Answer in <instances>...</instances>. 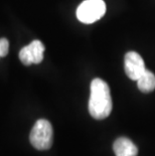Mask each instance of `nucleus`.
<instances>
[{
	"instance_id": "obj_1",
	"label": "nucleus",
	"mask_w": 155,
	"mask_h": 156,
	"mask_svg": "<svg viewBox=\"0 0 155 156\" xmlns=\"http://www.w3.org/2000/svg\"><path fill=\"white\" fill-rule=\"evenodd\" d=\"M88 108L90 115L96 120H103L111 114L113 103L110 88L102 79L96 78L91 83V94Z\"/></svg>"
},
{
	"instance_id": "obj_3",
	"label": "nucleus",
	"mask_w": 155,
	"mask_h": 156,
	"mask_svg": "<svg viewBox=\"0 0 155 156\" xmlns=\"http://www.w3.org/2000/svg\"><path fill=\"white\" fill-rule=\"evenodd\" d=\"M106 12V4L103 0H85L77 9V17L81 22L90 24L99 20Z\"/></svg>"
},
{
	"instance_id": "obj_2",
	"label": "nucleus",
	"mask_w": 155,
	"mask_h": 156,
	"mask_svg": "<svg viewBox=\"0 0 155 156\" xmlns=\"http://www.w3.org/2000/svg\"><path fill=\"white\" fill-rule=\"evenodd\" d=\"M52 126L45 119H39L35 122L29 135L31 145L37 150H48L52 145Z\"/></svg>"
},
{
	"instance_id": "obj_5",
	"label": "nucleus",
	"mask_w": 155,
	"mask_h": 156,
	"mask_svg": "<svg viewBox=\"0 0 155 156\" xmlns=\"http://www.w3.org/2000/svg\"><path fill=\"white\" fill-rule=\"evenodd\" d=\"M124 69L127 77L133 81H137L146 69L142 56L135 51H128L125 55Z\"/></svg>"
},
{
	"instance_id": "obj_8",
	"label": "nucleus",
	"mask_w": 155,
	"mask_h": 156,
	"mask_svg": "<svg viewBox=\"0 0 155 156\" xmlns=\"http://www.w3.org/2000/svg\"><path fill=\"white\" fill-rule=\"evenodd\" d=\"M9 51V42L6 38H0V56H5Z\"/></svg>"
},
{
	"instance_id": "obj_6",
	"label": "nucleus",
	"mask_w": 155,
	"mask_h": 156,
	"mask_svg": "<svg viewBox=\"0 0 155 156\" xmlns=\"http://www.w3.org/2000/svg\"><path fill=\"white\" fill-rule=\"evenodd\" d=\"M113 150L116 156H137L138 148L129 138L119 137L113 144Z\"/></svg>"
},
{
	"instance_id": "obj_7",
	"label": "nucleus",
	"mask_w": 155,
	"mask_h": 156,
	"mask_svg": "<svg viewBox=\"0 0 155 156\" xmlns=\"http://www.w3.org/2000/svg\"><path fill=\"white\" fill-rule=\"evenodd\" d=\"M137 87L142 93L152 92L155 90V75L149 69H145L137 80Z\"/></svg>"
},
{
	"instance_id": "obj_4",
	"label": "nucleus",
	"mask_w": 155,
	"mask_h": 156,
	"mask_svg": "<svg viewBox=\"0 0 155 156\" xmlns=\"http://www.w3.org/2000/svg\"><path fill=\"white\" fill-rule=\"evenodd\" d=\"M44 45L41 41H33L19 51V59L24 66L41 64L44 59Z\"/></svg>"
},
{
	"instance_id": "obj_9",
	"label": "nucleus",
	"mask_w": 155,
	"mask_h": 156,
	"mask_svg": "<svg viewBox=\"0 0 155 156\" xmlns=\"http://www.w3.org/2000/svg\"><path fill=\"white\" fill-rule=\"evenodd\" d=\"M0 58H1V56H0Z\"/></svg>"
}]
</instances>
